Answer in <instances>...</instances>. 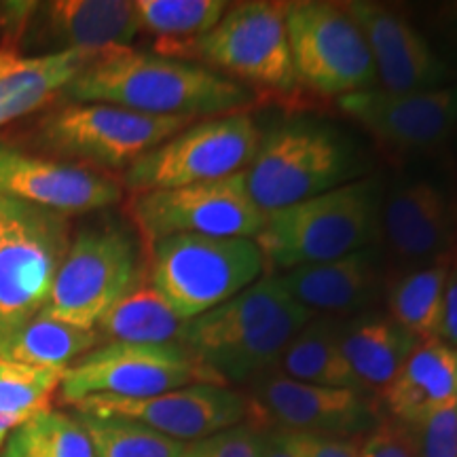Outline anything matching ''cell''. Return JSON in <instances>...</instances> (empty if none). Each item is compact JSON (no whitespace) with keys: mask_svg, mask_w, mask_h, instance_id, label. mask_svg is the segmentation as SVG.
Segmentation results:
<instances>
[{"mask_svg":"<svg viewBox=\"0 0 457 457\" xmlns=\"http://www.w3.org/2000/svg\"><path fill=\"white\" fill-rule=\"evenodd\" d=\"M64 96L72 104H111L153 117H220L248 106L242 85L191 62L108 47Z\"/></svg>","mask_w":457,"mask_h":457,"instance_id":"6da1fadb","label":"cell"},{"mask_svg":"<svg viewBox=\"0 0 457 457\" xmlns=\"http://www.w3.org/2000/svg\"><path fill=\"white\" fill-rule=\"evenodd\" d=\"M313 316L288 295L279 276H262L191 320L185 347L227 386L250 384L278 369L290 339Z\"/></svg>","mask_w":457,"mask_h":457,"instance_id":"7a4b0ae2","label":"cell"},{"mask_svg":"<svg viewBox=\"0 0 457 457\" xmlns=\"http://www.w3.org/2000/svg\"><path fill=\"white\" fill-rule=\"evenodd\" d=\"M381 202L384 187L377 179L345 182L270 212L254 242L265 262L282 273L341 259L379 239Z\"/></svg>","mask_w":457,"mask_h":457,"instance_id":"3957f363","label":"cell"},{"mask_svg":"<svg viewBox=\"0 0 457 457\" xmlns=\"http://www.w3.org/2000/svg\"><path fill=\"white\" fill-rule=\"evenodd\" d=\"M146 282L191 322L262 278L265 256L250 237L170 236L151 245Z\"/></svg>","mask_w":457,"mask_h":457,"instance_id":"277c9868","label":"cell"},{"mask_svg":"<svg viewBox=\"0 0 457 457\" xmlns=\"http://www.w3.org/2000/svg\"><path fill=\"white\" fill-rule=\"evenodd\" d=\"M71 242L68 216L0 195V347L45 310Z\"/></svg>","mask_w":457,"mask_h":457,"instance_id":"5b68a950","label":"cell"},{"mask_svg":"<svg viewBox=\"0 0 457 457\" xmlns=\"http://www.w3.org/2000/svg\"><path fill=\"white\" fill-rule=\"evenodd\" d=\"M244 174L253 202L270 214L345 185L356 174V159L337 129L290 121L261 136Z\"/></svg>","mask_w":457,"mask_h":457,"instance_id":"8992f818","label":"cell"},{"mask_svg":"<svg viewBox=\"0 0 457 457\" xmlns=\"http://www.w3.org/2000/svg\"><path fill=\"white\" fill-rule=\"evenodd\" d=\"M261 136L253 117L245 112L195 121L131 163L123 182L138 195L228 179L248 170Z\"/></svg>","mask_w":457,"mask_h":457,"instance_id":"52a82bcc","label":"cell"},{"mask_svg":"<svg viewBox=\"0 0 457 457\" xmlns=\"http://www.w3.org/2000/svg\"><path fill=\"white\" fill-rule=\"evenodd\" d=\"M138 284L140 259L134 237L121 227H87L71 242L41 313L96 330L102 316Z\"/></svg>","mask_w":457,"mask_h":457,"instance_id":"ba28073f","label":"cell"},{"mask_svg":"<svg viewBox=\"0 0 457 457\" xmlns=\"http://www.w3.org/2000/svg\"><path fill=\"white\" fill-rule=\"evenodd\" d=\"M199 57L210 71L231 81L290 94L299 87L286 30V3L253 0L237 3L212 30L188 43L174 55Z\"/></svg>","mask_w":457,"mask_h":457,"instance_id":"9c48e42d","label":"cell"},{"mask_svg":"<svg viewBox=\"0 0 457 457\" xmlns=\"http://www.w3.org/2000/svg\"><path fill=\"white\" fill-rule=\"evenodd\" d=\"M193 384L227 386L185 347L100 343L64 370L60 400L87 396L151 398Z\"/></svg>","mask_w":457,"mask_h":457,"instance_id":"30bf717a","label":"cell"},{"mask_svg":"<svg viewBox=\"0 0 457 457\" xmlns=\"http://www.w3.org/2000/svg\"><path fill=\"white\" fill-rule=\"evenodd\" d=\"M286 30L299 85L337 100L377 87L367 41L343 4L286 3Z\"/></svg>","mask_w":457,"mask_h":457,"instance_id":"8fae6325","label":"cell"},{"mask_svg":"<svg viewBox=\"0 0 457 457\" xmlns=\"http://www.w3.org/2000/svg\"><path fill=\"white\" fill-rule=\"evenodd\" d=\"M129 216L148 248L170 236L254 239L267 220L250 197L244 171L202 185L138 193L129 202Z\"/></svg>","mask_w":457,"mask_h":457,"instance_id":"7c38bea8","label":"cell"},{"mask_svg":"<svg viewBox=\"0 0 457 457\" xmlns=\"http://www.w3.org/2000/svg\"><path fill=\"white\" fill-rule=\"evenodd\" d=\"M197 119L153 117L111 104H68L41 121L49 151L100 168L128 170Z\"/></svg>","mask_w":457,"mask_h":457,"instance_id":"4fadbf2b","label":"cell"},{"mask_svg":"<svg viewBox=\"0 0 457 457\" xmlns=\"http://www.w3.org/2000/svg\"><path fill=\"white\" fill-rule=\"evenodd\" d=\"M250 420L316 438L362 436L379 424L364 394L290 379L278 369L248 384Z\"/></svg>","mask_w":457,"mask_h":457,"instance_id":"5bb4252c","label":"cell"},{"mask_svg":"<svg viewBox=\"0 0 457 457\" xmlns=\"http://www.w3.org/2000/svg\"><path fill=\"white\" fill-rule=\"evenodd\" d=\"M339 111L396 155H428L457 129V85L424 91L370 87L337 100Z\"/></svg>","mask_w":457,"mask_h":457,"instance_id":"9a60e30c","label":"cell"},{"mask_svg":"<svg viewBox=\"0 0 457 457\" xmlns=\"http://www.w3.org/2000/svg\"><path fill=\"white\" fill-rule=\"evenodd\" d=\"M71 407L74 413L138 421L180 443L202 441L210 434L250 420L245 394L214 384H193L151 398L87 396Z\"/></svg>","mask_w":457,"mask_h":457,"instance_id":"2e32d148","label":"cell"},{"mask_svg":"<svg viewBox=\"0 0 457 457\" xmlns=\"http://www.w3.org/2000/svg\"><path fill=\"white\" fill-rule=\"evenodd\" d=\"M3 26L11 37L57 54L68 49L129 47L138 37L134 3L129 0H51L0 4Z\"/></svg>","mask_w":457,"mask_h":457,"instance_id":"e0dca14e","label":"cell"},{"mask_svg":"<svg viewBox=\"0 0 457 457\" xmlns=\"http://www.w3.org/2000/svg\"><path fill=\"white\" fill-rule=\"evenodd\" d=\"M379 239L400 270L447 259L457 248V202L441 182L404 179L384 193Z\"/></svg>","mask_w":457,"mask_h":457,"instance_id":"ac0fdd59","label":"cell"},{"mask_svg":"<svg viewBox=\"0 0 457 457\" xmlns=\"http://www.w3.org/2000/svg\"><path fill=\"white\" fill-rule=\"evenodd\" d=\"M0 195L68 216L108 208L123 188L89 165L28 155L0 142Z\"/></svg>","mask_w":457,"mask_h":457,"instance_id":"d6986e66","label":"cell"},{"mask_svg":"<svg viewBox=\"0 0 457 457\" xmlns=\"http://www.w3.org/2000/svg\"><path fill=\"white\" fill-rule=\"evenodd\" d=\"M343 9L362 32L373 57L377 87L386 91H424L445 87L447 66L404 15L386 4L353 0Z\"/></svg>","mask_w":457,"mask_h":457,"instance_id":"ffe728a7","label":"cell"},{"mask_svg":"<svg viewBox=\"0 0 457 457\" xmlns=\"http://www.w3.org/2000/svg\"><path fill=\"white\" fill-rule=\"evenodd\" d=\"M384 254L375 245L328 262L303 265L279 273L284 288L296 303L322 316H356L386 290Z\"/></svg>","mask_w":457,"mask_h":457,"instance_id":"44dd1931","label":"cell"},{"mask_svg":"<svg viewBox=\"0 0 457 457\" xmlns=\"http://www.w3.org/2000/svg\"><path fill=\"white\" fill-rule=\"evenodd\" d=\"M102 51L68 49L21 57L15 49H0V128L28 117L64 94Z\"/></svg>","mask_w":457,"mask_h":457,"instance_id":"7402d4cb","label":"cell"},{"mask_svg":"<svg viewBox=\"0 0 457 457\" xmlns=\"http://www.w3.org/2000/svg\"><path fill=\"white\" fill-rule=\"evenodd\" d=\"M381 403L398 424L411 426L432 411L457 403V350L441 339L417 343Z\"/></svg>","mask_w":457,"mask_h":457,"instance_id":"603a6c76","label":"cell"},{"mask_svg":"<svg viewBox=\"0 0 457 457\" xmlns=\"http://www.w3.org/2000/svg\"><path fill=\"white\" fill-rule=\"evenodd\" d=\"M339 341L360 390L379 396L420 343L387 313L375 312L339 320Z\"/></svg>","mask_w":457,"mask_h":457,"instance_id":"cb8c5ba5","label":"cell"},{"mask_svg":"<svg viewBox=\"0 0 457 457\" xmlns=\"http://www.w3.org/2000/svg\"><path fill=\"white\" fill-rule=\"evenodd\" d=\"M188 320L180 318L151 284H138L111 307L96 333L100 343H140V345L185 347ZM187 350V347H185Z\"/></svg>","mask_w":457,"mask_h":457,"instance_id":"d4e9b609","label":"cell"},{"mask_svg":"<svg viewBox=\"0 0 457 457\" xmlns=\"http://www.w3.org/2000/svg\"><path fill=\"white\" fill-rule=\"evenodd\" d=\"M278 370L290 379L303 381V384L343 387V390H356L362 394L358 379L343 356L339 318L333 316H313L290 339Z\"/></svg>","mask_w":457,"mask_h":457,"instance_id":"484cf974","label":"cell"},{"mask_svg":"<svg viewBox=\"0 0 457 457\" xmlns=\"http://www.w3.org/2000/svg\"><path fill=\"white\" fill-rule=\"evenodd\" d=\"M451 256L400 271L386 282L387 316L420 341L434 339L438 333Z\"/></svg>","mask_w":457,"mask_h":457,"instance_id":"4316f807","label":"cell"},{"mask_svg":"<svg viewBox=\"0 0 457 457\" xmlns=\"http://www.w3.org/2000/svg\"><path fill=\"white\" fill-rule=\"evenodd\" d=\"M98 345L100 337L96 330L72 327L38 313L0 347V358L28 367L68 369L74 360Z\"/></svg>","mask_w":457,"mask_h":457,"instance_id":"83f0119b","label":"cell"},{"mask_svg":"<svg viewBox=\"0 0 457 457\" xmlns=\"http://www.w3.org/2000/svg\"><path fill=\"white\" fill-rule=\"evenodd\" d=\"M222 0H134L140 32L157 37L162 55L174 57L185 45L208 34L227 13Z\"/></svg>","mask_w":457,"mask_h":457,"instance_id":"f1b7e54d","label":"cell"},{"mask_svg":"<svg viewBox=\"0 0 457 457\" xmlns=\"http://www.w3.org/2000/svg\"><path fill=\"white\" fill-rule=\"evenodd\" d=\"M3 457H96L77 415L43 409L9 434Z\"/></svg>","mask_w":457,"mask_h":457,"instance_id":"f546056e","label":"cell"},{"mask_svg":"<svg viewBox=\"0 0 457 457\" xmlns=\"http://www.w3.org/2000/svg\"><path fill=\"white\" fill-rule=\"evenodd\" d=\"M89 434L96 457H187L188 443L163 436L123 417L74 413Z\"/></svg>","mask_w":457,"mask_h":457,"instance_id":"4dcf8cb0","label":"cell"},{"mask_svg":"<svg viewBox=\"0 0 457 457\" xmlns=\"http://www.w3.org/2000/svg\"><path fill=\"white\" fill-rule=\"evenodd\" d=\"M66 369H41L0 358V415L17 428L49 407Z\"/></svg>","mask_w":457,"mask_h":457,"instance_id":"1f68e13d","label":"cell"},{"mask_svg":"<svg viewBox=\"0 0 457 457\" xmlns=\"http://www.w3.org/2000/svg\"><path fill=\"white\" fill-rule=\"evenodd\" d=\"M265 438L267 426L248 420L210 434L202 441L188 443L187 457H261Z\"/></svg>","mask_w":457,"mask_h":457,"instance_id":"d6a6232c","label":"cell"},{"mask_svg":"<svg viewBox=\"0 0 457 457\" xmlns=\"http://www.w3.org/2000/svg\"><path fill=\"white\" fill-rule=\"evenodd\" d=\"M407 430L417 457H457V403L432 411Z\"/></svg>","mask_w":457,"mask_h":457,"instance_id":"836d02e7","label":"cell"},{"mask_svg":"<svg viewBox=\"0 0 457 457\" xmlns=\"http://www.w3.org/2000/svg\"><path fill=\"white\" fill-rule=\"evenodd\" d=\"M362 457H417V451L407 426L386 420L362 438Z\"/></svg>","mask_w":457,"mask_h":457,"instance_id":"e575fe53","label":"cell"},{"mask_svg":"<svg viewBox=\"0 0 457 457\" xmlns=\"http://www.w3.org/2000/svg\"><path fill=\"white\" fill-rule=\"evenodd\" d=\"M316 436L267 426L265 447L261 457H313Z\"/></svg>","mask_w":457,"mask_h":457,"instance_id":"d590c367","label":"cell"},{"mask_svg":"<svg viewBox=\"0 0 457 457\" xmlns=\"http://www.w3.org/2000/svg\"><path fill=\"white\" fill-rule=\"evenodd\" d=\"M436 339H441L447 345L457 350V248L453 256H451L449 278L447 286H445V301H443V316L441 324H438Z\"/></svg>","mask_w":457,"mask_h":457,"instance_id":"8d00e7d4","label":"cell"},{"mask_svg":"<svg viewBox=\"0 0 457 457\" xmlns=\"http://www.w3.org/2000/svg\"><path fill=\"white\" fill-rule=\"evenodd\" d=\"M362 438H316L313 457H362Z\"/></svg>","mask_w":457,"mask_h":457,"instance_id":"74e56055","label":"cell"},{"mask_svg":"<svg viewBox=\"0 0 457 457\" xmlns=\"http://www.w3.org/2000/svg\"><path fill=\"white\" fill-rule=\"evenodd\" d=\"M15 428L9 424L7 420H4L3 415H0V447H4V443H7V438H9V434L13 432Z\"/></svg>","mask_w":457,"mask_h":457,"instance_id":"f35d334b","label":"cell"}]
</instances>
